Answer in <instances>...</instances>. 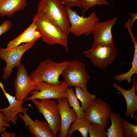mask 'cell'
Segmentation results:
<instances>
[{
	"mask_svg": "<svg viewBox=\"0 0 137 137\" xmlns=\"http://www.w3.org/2000/svg\"><path fill=\"white\" fill-rule=\"evenodd\" d=\"M38 12L46 17L68 37L70 25L65 6L60 0H40Z\"/></svg>",
	"mask_w": 137,
	"mask_h": 137,
	"instance_id": "6da1fadb",
	"label": "cell"
},
{
	"mask_svg": "<svg viewBox=\"0 0 137 137\" xmlns=\"http://www.w3.org/2000/svg\"><path fill=\"white\" fill-rule=\"evenodd\" d=\"M32 22L36 26L37 30L44 42L49 45H61L68 51V37L59 27L45 16L37 12L33 16Z\"/></svg>",
	"mask_w": 137,
	"mask_h": 137,
	"instance_id": "7a4b0ae2",
	"label": "cell"
},
{
	"mask_svg": "<svg viewBox=\"0 0 137 137\" xmlns=\"http://www.w3.org/2000/svg\"><path fill=\"white\" fill-rule=\"evenodd\" d=\"M70 62L66 60L57 63L47 59L40 63L31 73L30 77L34 83L42 81L49 85H58L61 82L59 80L60 75Z\"/></svg>",
	"mask_w": 137,
	"mask_h": 137,
	"instance_id": "3957f363",
	"label": "cell"
},
{
	"mask_svg": "<svg viewBox=\"0 0 137 137\" xmlns=\"http://www.w3.org/2000/svg\"><path fill=\"white\" fill-rule=\"evenodd\" d=\"M118 52L114 45L93 42L91 49L84 51L83 53L95 66L102 70L114 60Z\"/></svg>",
	"mask_w": 137,
	"mask_h": 137,
	"instance_id": "277c9868",
	"label": "cell"
},
{
	"mask_svg": "<svg viewBox=\"0 0 137 137\" xmlns=\"http://www.w3.org/2000/svg\"><path fill=\"white\" fill-rule=\"evenodd\" d=\"M70 25V32L76 37L82 35L89 36L91 34V30L94 24L99 19L96 12L93 11L88 17L80 16L77 12L71 8L65 6Z\"/></svg>",
	"mask_w": 137,
	"mask_h": 137,
	"instance_id": "5b68a950",
	"label": "cell"
},
{
	"mask_svg": "<svg viewBox=\"0 0 137 137\" xmlns=\"http://www.w3.org/2000/svg\"><path fill=\"white\" fill-rule=\"evenodd\" d=\"M38 109L40 114L42 113L50 126L54 137L56 136L61 129V119L58 102L50 99H35L31 100Z\"/></svg>",
	"mask_w": 137,
	"mask_h": 137,
	"instance_id": "8992f818",
	"label": "cell"
},
{
	"mask_svg": "<svg viewBox=\"0 0 137 137\" xmlns=\"http://www.w3.org/2000/svg\"><path fill=\"white\" fill-rule=\"evenodd\" d=\"M68 87H78L87 92V84L90 77L86 70L85 64L78 60L70 61L61 74Z\"/></svg>",
	"mask_w": 137,
	"mask_h": 137,
	"instance_id": "52a82bcc",
	"label": "cell"
},
{
	"mask_svg": "<svg viewBox=\"0 0 137 137\" xmlns=\"http://www.w3.org/2000/svg\"><path fill=\"white\" fill-rule=\"evenodd\" d=\"M35 43H26L11 48H1L0 58L6 63V66L3 69L2 78L7 80L10 76L13 69L18 67L21 63V57L27 50L32 47Z\"/></svg>",
	"mask_w": 137,
	"mask_h": 137,
	"instance_id": "ba28073f",
	"label": "cell"
},
{
	"mask_svg": "<svg viewBox=\"0 0 137 137\" xmlns=\"http://www.w3.org/2000/svg\"><path fill=\"white\" fill-rule=\"evenodd\" d=\"M68 87L67 83L64 81H61L58 85H49L44 81L35 83L34 91L30 93L31 96L26 98L25 101L33 99H56L57 98L66 97L65 92Z\"/></svg>",
	"mask_w": 137,
	"mask_h": 137,
	"instance_id": "9c48e42d",
	"label": "cell"
},
{
	"mask_svg": "<svg viewBox=\"0 0 137 137\" xmlns=\"http://www.w3.org/2000/svg\"><path fill=\"white\" fill-rule=\"evenodd\" d=\"M112 108L109 104L98 98L94 100L85 112V118L91 123L99 125L107 129Z\"/></svg>",
	"mask_w": 137,
	"mask_h": 137,
	"instance_id": "30bf717a",
	"label": "cell"
},
{
	"mask_svg": "<svg viewBox=\"0 0 137 137\" xmlns=\"http://www.w3.org/2000/svg\"><path fill=\"white\" fill-rule=\"evenodd\" d=\"M17 68L14 81L15 96L17 100H25L28 94L34 90L35 83L31 81L23 64L21 63Z\"/></svg>",
	"mask_w": 137,
	"mask_h": 137,
	"instance_id": "8fae6325",
	"label": "cell"
},
{
	"mask_svg": "<svg viewBox=\"0 0 137 137\" xmlns=\"http://www.w3.org/2000/svg\"><path fill=\"white\" fill-rule=\"evenodd\" d=\"M118 19L115 17L102 22L98 21L94 25L91 30L94 35V42L107 45L113 44L112 28Z\"/></svg>",
	"mask_w": 137,
	"mask_h": 137,
	"instance_id": "7c38bea8",
	"label": "cell"
},
{
	"mask_svg": "<svg viewBox=\"0 0 137 137\" xmlns=\"http://www.w3.org/2000/svg\"><path fill=\"white\" fill-rule=\"evenodd\" d=\"M0 87L9 104V106L7 107L0 109V112L2 113L6 122L8 123L11 122L14 125L16 124L18 118L17 115L21 113L24 114L28 108H24L22 106L25 101L24 100H17L15 96H13L7 93L5 91L3 84L1 81Z\"/></svg>",
	"mask_w": 137,
	"mask_h": 137,
	"instance_id": "4fadbf2b",
	"label": "cell"
},
{
	"mask_svg": "<svg viewBox=\"0 0 137 137\" xmlns=\"http://www.w3.org/2000/svg\"><path fill=\"white\" fill-rule=\"evenodd\" d=\"M58 103L61 119V129L57 136H67L71 124L78 118L73 109H71L66 97L55 99Z\"/></svg>",
	"mask_w": 137,
	"mask_h": 137,
	"instance_id": "5bb4252c",
	"label": "cell"
},
{
	"mask_svg": "<svg viewBox=\"0 0 137 137\" xmlns=\"http://www.w3.org/2000/svg\"><path fill=\"white\" fill-rule=\"evenodd\" d=\"M19 116L24 121L25 127L28 129L34 137H54L47 122L37 118L33 120L26 111L23 115L19 113Z\"/></svg>",
	"mask_w": 137,
	"mask_h": 137,
	"instance_id": "9a60e30c",
	"label": "cell"
},
{
	"mask_svg": "<svg viewBox=\"0 0 137 137\" xmlns=\"http://www.w3.org/2000/svg\"><path fill=\"white\" fill-rule=\"evenodd\" d=\"M113 87L118 91L124 97L126 104V110L125 112V116L126 118L130 116L132 118L135 115L137 111V81H136V75L133 78V84L131 89L129 90H125L115 83L113 84Z\"/></svg>",
	"mask_w": 137,
	"mask_h": 137,
	"instance_id": "2e32d148",
	"label": "cell"
},
{
	"mask_svg": "<svg viewBox=\"0 0 137 137\" xmlns=\"http://www.w3.org/2000/svg\"><path fill=\"white\" fill-rule=\"evenodd\" d=\"M41 38V35L37 30L36 25L33 22L20 35L10 41L6 48L18 46L22 43H35Z\"/></svg>",
	"mask_w": 137,
	"mask_h": 137,
	"instance_id": "e0dca14e",
	"label": "cell"
},
{
	"mask_svg": "<svg viewBox=\"0 0 137 137\" xmlns=\"http://www.w3.org/2000/svg\"><path fill=\"white\" fill-rule=\"evenodd\" d=\"M27 5V0H0V17H11Z\"/></svg>",
	"mask_w": 137,
	"mask_h": 137,
	"instance_id": "ac0fdd59",
	"label": "cell"
},
{
	"mask_svg": "<svg viewBox=\"0 0 137 137\" xmlns=\"http://www.w3.org/2000/svg\"><path fill=\"white\" fill-rule=\"evenodd\" d=\"M122 118L120 114L111 111L109 117L111 122L110 127L107 129L108 137H124L123 134Z\"/></svg>",
	"mask_w": 137,
	"mask_h": 137,
	"instance_id": "d6986e66",
	"label": "cell"
},
{
	"mask_svg": "<svg viewBox=\"0 0 137 137\" xmlns=\"http://www.w3.org/2000/svg\"><path fill=\"white\" fill-rule=\"evenodd\" d=\"M131 37L134 43V47L132 66L127 72L122 74L115 75L113 77L114 80L120 82L125 80L128 83H131L132 81V77L133 75L137 74V39L136 38H134L133 36H131Z\"/></svg>",
	"mask_w": 137,
	"mask_h": 137,
	"instance_id": "ffe728a7",
	"label": "cell"
},
{
	"mask_svg": "<svg viewBox=\"0 0 137 137\" xmlns=\"http://www.w3.org/2000/svg\"><path fill=\"white\" fill-rule=\"evenodd\" d=\"M91 123L85 117L82 118H78L70 126L66 137H71L73 133L75 131L78 130L81 133L82 137H87Z\"/></svg>",
	"mask_w": 137,
	"mask_h": 137,
	"instance_id": "44dd1931",
	"label": "cell"
},
{
	"mask_svg": "<svg viewBox=\"0 0 137 137\" xmlns=\"http://www.w3.org/2000/svg\"><path fill=\"white\" fill-rule=\"evenodd\" d=\"M65 94L70 107H72L78 118H84L85 116V113L80 106L79 102L73 89L68 87L67 88Z\"/></svg>",
	"mask_w": 137,
	"mask_h": 137,
	"instance_id": "7402d4cb",
	"label": "cell"
},
{
	"mask_svg": "<svg viewBox=\"0 0 137 137\" xmlns=\"http://www.w3.org/2000/svg\"><path fill=\"white\" fill-rule=\"evenodd\" d=\"M75 95L78 99L79 100L81 103L82 109L86 112L88 109L93 101L96 99L95 95L86 92L80 88L75 87Z\"/></svg>",
	"mask_w": 137,
	"mask_h": 137,
	"instance_id": "603a6c76",
	"label": "cell"
},
{
	"mask_svg": "<svg viewBox=\"0 0 137 137\" xmlns=\"http://www.w3.org/2000/svg\"><path fill=\"white\" fill-rule=\"evenodd\" d=\"M122 121L124 137H137V125L129 123L123 118Z\"/></svg>",
	"mask_w": 137,
	"mask_h": 137,
	"instance_id": "cb8c5ba5",
	"label": "cell"
},
{
	"mask_svg": "<svg viewBox=\"0 0 137 137\" xmlns=\"http://www.w3.org/2000/svg\"><path fill=\"white\" fill-rule=\"evenodd\" d=\"M88 132L90 137H106L105 129L95 123H91Z\"/></svg>",
	"mask_w": 137,
	"mask_h": 137,
	"instance_id": "d4e9b609",
	"label": "cell"
},
{
	"mask_svg": "<svg viewBox=\"0 0 137 137\" xmlns=\"http://www.w3.org/2000/svg\"><path fill=\"white\" fill-rule=\"evenodd\" d=\"M81 7L84 12L96 5H107L109 3L107 0H80Z\"/></svg>",
	"mask_w": 137,
	"mask_h": 137,
	"instance_id": "484cf974",
	"label": "cell"
},
{
	"mask_svg": "<svg viewBox=\"0 0 137 137\" xmlns=\"http://www.w3.org/2000/svg\"><path fill=\"white\" fill-rule=\"evenodd\" d=\"M12 24L11 21L6 20L3 22L0 25V37L6 33L11 28Z\"/></svg>",
	"mask_w": 137,
	"mask_h": 137,
	"instance_id": "4316f807",
	"label": "cell"
},
{
	"mask_svg": "<svg viewBox=\"0 0 137 137\" xmlns=\"http://www.w3.org/2000/svg\"><path fill=\"white\" fill-rule=\"evenodd\" d=\"M65 6L70 8L76 6L80 8L81 6L80 0H60Z\"/></svg>",
	"mask_w": 137,
	"mask_h": 137,
	"instance_id": "83f0119b",
	"label": "cell"
},
{
	"mask_svg": "<svg viewBox=\"0 0 137 137\" xmlns=\"http://www.w3.org/2000/svg\"><path fill=\"white\" fill-rule=\"evenodd\" d=\"M10 126V124L5 121L2 113H0V133H2L6 130V128H8Z\"/></svg>",
	"mask_w": 137,
	"mask_h": 137,
	"instance_id": "f1b7e54d",
	"label": "cell"
},
{
	"mask_svg": "<svg viewBox=\"0 0 137 137\" xmlns=\"http://www.w3.org/2000/svg\"><path fill=\"white\" fill-rule=\"evenodd\" d=\"M130 15L132 18V20L131 18L129 19L128 22L125 23L124 26L127 28L129 31H131L133 25L135 21L137 18V14L136 13H131Z\"/></svg>",
	"mask_w": 137,
	"mask_h": 137,
	"instance_id": "f546056e",
	"label": "cell"
},
{
	"mask_svg": "<svg viewBox=\"0 0 137 137\" xmlns=\"http://www.w3.org/2000/svg\"><path fill=\"white\" fill-rule=\"evenodd\" d=\"M16 134L5 131L2 133L1 134L2 137H15Z\"/></svg>",
	"mask_w": 137,
	"mask_h": 137,
	"instance_id": "4dcf8cb0",
	"label": "cell"
},
{
	"mask_svg": "<svg viewBox=\"0 0 137 137\" xmlns=\"http://www.w3.org/2000/svg\"></svg>",
	"mask_w": 137,
	"mask_h": 137,
	"instance_id": "1f68e13d",
	"label": "cell"
}]
</instances>
